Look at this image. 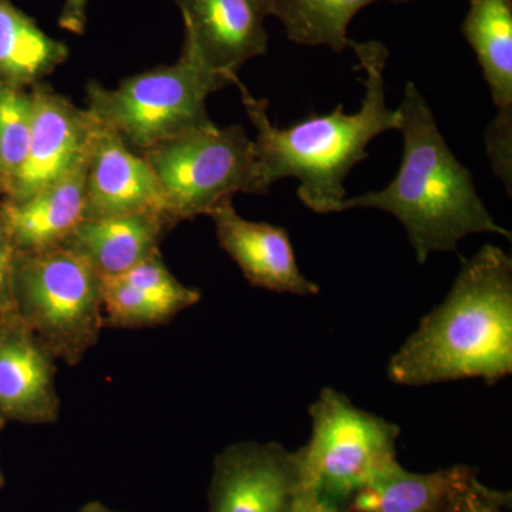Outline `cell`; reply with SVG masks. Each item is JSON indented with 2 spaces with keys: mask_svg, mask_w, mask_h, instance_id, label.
Here are the masks:
<instances>
[{
  "mask_svg": "<svg viewBox=\"0 0 512 512\" xmlns=\"http://www.w3.org/2000/svg\"><path fill=\"white\" fill-rule=\"evenodd\" d=\"M157 175L175 227L239 194H264L254 140L239 124L191 131L141 154Z\"/></svg>",
  "mask_w": 512,
  "mask_h": 512,
  "instance_id": "52a82bcc",
  "label": "cell"
},
{
  "mask_svg": "<svg viewBox=\"0 0 512 512\" xmlns=\"http://www.w3.org/2000/svg\"><path fill=\"white\" fill-rule=\"evenodd\" d=\"M79 512H120L116 510H111V508L107 507V505L101 504L100 501H90V503L84 504L82 508H80Z\"/></svg>",
  "mask_w": 512,
  "mask_h": 512,
  "instance_id": "484cf974",
  "label": "cell"
},
{
  "mask_svg": "<svg viewBox=\"0 0 512 512\" xmlns=\"http://www.w3.org/2000/svg\"><path fill=\"white\" fill-rule=\"evenodd\" d=\"M6 423H8V421L3 420L2 417H0V436H2ZM3 487H5V474H3L2 466H0V490H2Z\"/></svg>",
  "mask_w": 512,
  "mask_h": 512,
  "instance_id": "4316f807",
  "label": "cell"
},
{
  "mask_svg": "<svg viewBox=\"0 0 512 512\" xmlns=\"http://www.w3.org/2000/svg\"><path fill=\"white\" fill-rule=\"evenodd\" d=\"M15 252L9 229L0 217V315L13 311L12 266Z\"/></svg>",
  "mask_w": 512,
  "mask_h": 512,
  "instance_id": "603a6c76",
  "label": "cell"
},
{
  "mask_svg": "<svg viewBox=\"0 0 512 512\" xmlns=\"http://www.w3.org/2000/svg\"><path fill=\"white\" fill-rule=\"evenodd\" d=\"M87 2L89 0H66L59 16L60 28L82 36L86 32Z\"/></svg>",
  "mask_w": 512,
  "mask_h": 512,
  "instance_id": "cb8c5ba5",
  "label": "cell"
},
{
  "mask_svg": "<svg viewBox=\"0 0 512 512\" xmlns=\"http://www.w3.org/2000/svg\"><path fill=\"white\" fill-rule=\"evenodd\" d=\"M144 211L165 214L164 191L157 175L146 158L99 123L87 151L83 220Z\"/></svg>",
  "mask_w": 512,
  "mask_h": 512,
  "instance_id": "4fadbf2b",
  "label": "cell"
},
{
  "mask_svg": "<svg viewBox=\"0 0 512 512\" xmlns=\"http://www.w3.org/2000/svg\"><path fill=\"white\" fill-rule=\"evenodd\" d=\"M384 0H266L268 16L284 23L286 35L303 46H328L333 52L350 49V22L367 5ZM406 3L412 0H386Z\"/></svg>",
  "mask_w": 512,
  "mask_h": 512,
  "instance_id": "ffe728a7",
  "label": "cell"
},
{
  "mask_svg": "<svg viewBox=\"0 0 512 512\" xmlns=\"http://www.w3.org/2000/svg\"><path fill=\"white\" fill-rule=\"evenodd\" d=\"M510 505V493L493 490L474 476L457 495L451 512H504Z\"/></svg>",
  "mask_w": 512,
  "mask_h": 512,
  "instance_id": "7402d4cb",
  "label": "cell"
},
{
  "mask_svg": "<svg viewBox=\"0 0 512 512\" xmlns=\"http://www.w3.org/2000/svg\"><path fill=\"white\" fill-rule=\"evenodd\" d=\"M210 217L220 247L256 288L298 296H315L318 284L306 278L296 262L288 231L282 227L245 220L232 200L222 202Z\"/></svg>",
  "mask_w": 512,
  "mask_h": 512,
  "instance_id": "5bb4252c",
  "label": "cell"
},
{
  "mask_svg": "<svg viewBox=\"0 0 512 512\" xmlns=\"http://www.w3.org/2000/svg\"><path fill=\"white\" fill-rule=\"evenodd\" d=\"M201 301V292L178 281L158 251L126 274L103 279V329L164 325Z\"/></svg>",
  "mask_w": 512,
  "mask_h": 512,
  "instance_id": "9a60e30c",
  "label": "cell"
},
{
  "mask_svg": "<svg viewBox=\"0 0 512 512\" xmlns=\"http://www.w3.org/2000/svg\"><path fill=\"white\" fill-rule=\"evenodd\" d=\"M89 151V150H87ZM87 154L55 183L22 202H0V217L16 251L36 252L60 247L83 220Z\"/></svg>",
  "mask_w": 512,
  "mask_h": 512,
  "instance_id": "e0dca14e",
  "label": "cell"
},
{
  "mask_svg": "<svg viewBox=\"0 0 512 512\" xmlns=\"http://www.w3.org/2000/svg\"><path fill=\"white\" fill-rule=\"evenodd\" d=\"M5 200V187H3L2 178H0V202Z\"/></svg>",
  "mask_w": 512,
  "mask_h": 512,
  "instance_id": "83f0119b",
  "label": "cell"
},
{
  "mask_svg": "<svg viewBox=\"0 0 512 512\" xmlns=\"http://www.w3.org/2000/svg\"><path fill=\"white\" fill-rule=\"evenodd\" d=\"M69 49L47 36L35 19L0 0V82L32 89L66 62Z\"/></svg>",
  "mask_w": 512,
  "mask_h": 512,
  "instance_id": "d6986e66",
  "label": "cell"
},
{
  "mask_svg": "<svg viewBox=\"0 0 512 512\" xmlns=\"http://www.w3.org/2000/svg\"><path fill=\"white\" fill-rule=\"evenodd\" d=\"M33 97L32 131L22 171L10 188L6 202H22L55 183L87 154L96 133L97 120L89 110L47 83L30 89Z\"/></svg>",
  "mask_w": 512,
  "mask_h": 512,
  "instance_id": "30bf717a",
  "label": "cell"
},
{
  "mask_svg": "<svg viewBox=\"0 0 512 512\" xmlns=\"http://www.w3.org/2000/svg\"><path fill=\"white\" fill-rule=\"evenodd\" d=\"M477 476L476 468L451 466L410 473L400 463L355 491L342 512H451L457 495Z\"/></svg>",
  "mask_w": 512,
  "mask_h": 512,
  "instance_id": "ac0fdd59",
  "label": "cell"
},
{
  "mask_svg": "<svg viewBox=\"0 0 512 512\" xmlns=\"http://www.w3.org/2000/svg\"><path fill=\"white\" fill-rule=\"evenodd\" d=\"M299 487L295 451L241 441L215 457L208 512H292Z\"/></svg>",
  "mask_w": 512,
  "mask_h": 512,
  "instance_id": "ba28073f",
  "label": "cell"
},
{
  "mask_svg": "<svg viewBox=\"0 0 512 512\" xmlns=\"http://www.w3.org/2000/svg\"><path fill=\"white\" fill-rule=\"evenodd\" d=\"M311 439L295 451L301 487L342 505L363 485L399 464L400 427L359 409L325 387L309 407Z\"/></svg>",
  "mask_w": 512,
  "mask_h": 512,
  "instance_id": "8992f818",
  "label": "cell"
},
{
  "mask_svg": "<svg viewBox=\"0 0 512 512\" xmlns=\"http://www.w3.org/2000/svg\"><path fill=\"white\" fill-rule=\"evenodd\" d=\"M461 33L476 53L497 116L484 133L495 175L512 192V0H470Z\"/></svg>",
  "mask_w": 512,
  "mask_h": 512,
  "instance_id": "8fae6325",
  "label": "cell"
},
{
  "mask_svg": "<svg viewBox=\"0 0 512 512\" xmlns=\"http://www.w3.org/2000/svg\"><path fill=\"white\" fill-rule=\"evenodd\" d=\"M512 372V261L487 244L463 259L439 306L390 359L387 376L399 386L481 379L497 384Z\"/></svg>",
  "mask_w": 512,
  "mask_h": 512,
  "instance_id": "7a4b0ae2",
  "label": "cell"
},
{
  "mask_svg": "<svg viewBox=\"0 0 512 512\" xmlns=\"http://www.w3.org/2000/svg\"><path fill=\"white\" fill-rule=\"evenodd\" d=\"M222 89L224 84L183 46L174 64L127 77L117 89L92 80L87 110L141 156L165 141L215 126L207 99Z\"/></svg>",
  "mask_w": 512,
  "mask_h": 512,
  "instance_id": "277c9868",
  "label": "cell"
},
{
  "mask_svg": "<svg viewBox=\"0 0 512 512\" xmlns=\"http://www.w3.org/2000/svg\"><path fill=\"white\" fill-rule=\"evenodd\" d=\"M396 110L397 130L403 136L396 177L383 190L346 198L339 212L353 208L389 212L402 222L419 264L433 252L456 251L458 242L470 234L491 232L511 238L478 197L473 174L448 147L416 84H406Z\"/></svg>",
  "mask_w": 512,
  "mask_h": 512,
  "instance_id": "3957f363",
  "label": "cell"
},
{
  "mask_svg": "<svg viewBox=\"0 0 512 512\" xmlns=\"http://www.w3.org/2000/svg\"><path fill=\"white\" fill-rule=\"evenodd\" d=\"M292 512H342L338 505L320 497L315 491L299 488Z\"/></svg>",
  "mask_w": 512,
  "mask_h": 512,
  "instance_id": "d4e9b609",
  "label": "cell"
},
{
  "mask_svg": "<svg viewBox=\"0 0 512 512\" xmlns=\"http://www.w3.org/2000/svg\"><path fill=\"white\" fill-rule=\"evenodd\" d=\"M183 15L184 47L224 87L244 64L268 52L266 0H174Z\"/></svg>",
  "mask_w": 512,
  "mask_h": 512,
  "instance_id": "9c48e42d",
  "label": "cell"
},
{
  "mask_svg": "<svg viewBox=\"0 0 512 512\" xmlns=\"http://www.w3.org/2000/svg\"><path fill=\"white\" fill-rule=\"evenodd\" d=\"M13 311L67 366H77L103 329V278L86 262L57 247L15 252Z\"/></svg>",
  "mask_w": 512,
  "mask_h": 512,
  "instance_id": "5b68a950",
  "label": "cell"
},
{
  "mask_svg": "<svg viewBox=\"0 0 512 512\" xmlns=\"http://www.w3.org/2000/svg\"><path fill=\"white\" fill-rule=\"evenodd\" d=\"M57 359L15 311L0 315V417L23 424L59 420Z\"/></svg>",
  "mask_w": 512,
  "mask_h": 512,
  "instance_id": "7c38bea8",
  "label": "cell"
},
{
  "mask_svg": "<svg viewBox=\"0 0 512 512\" xmlns=\"http://www.w3.org/2000/svg\"><path fill=\"white\" fill-rule=\"evenodd\" d=\"M32 119V92L0 82V178L5 198L28 157Z\"/></svg>",
  "mask_w": 512,
  "mask_h": 512,
  "instance_id": "44dd1931",
  "label": "cell"
},
{
  "mask_svg": "<svg viewBox=\"0 0 512 512\" xmlns=\"http://www.w3.org/2000/svg\"><path fill=\"white\" fill-rule=\"evenodd\" d=\"M173 228L170 218L160 211L82 220L60 248L82 259L101 278H114L160 251L161 241Z\"/></svg>",
  "mask_w": 512,
  "mask_h": 512,
  "instance_id": "2e32d148",
  "label": "cell"
},
{
  "mask_svg": "<svg viewBox=\"0 0 512 512\" xmlns=\"http://www.w3.org/2000/svg\"><path fill=\"white\" fill-rule=\"evenodd\" d=\"M365 97L355 114L339 104L328 116L311 114L288 128L272 124L269 101L256 99L241 82L237 86L252 126L255 156L264 194L284 178L299 181V200L316 214L339 212L346 200L345 181L356 164L369 157L367 146L380 134L399 128V111L386 104L384 69L389 50L383 43L353 42Z\"/></svg>",
  "mask_w": 512,
  "mask_h": 512,
  "instance_id": "6da1fadb",
  "label": "cell"
}]
</instances>
